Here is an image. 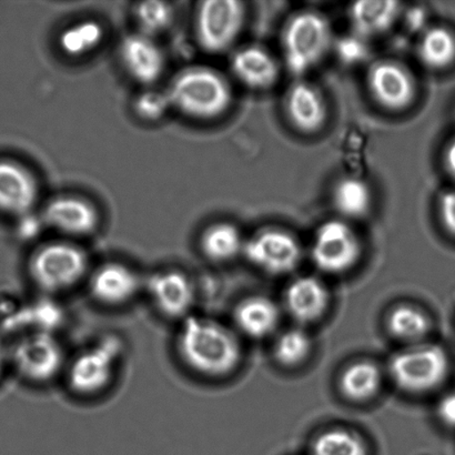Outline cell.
<instances>
[{
    "instance_id": "1",
    "label": "cell",
    "mask_w": 455,
    "mask_h": 455,
    "mask_svg": "<svg viewBox=\"0 0 455 455\" xmlns=\"http://www.w3.org/2000/svg\"><path fill=\"white\" fill-rule=\"evenodd\" d=\"M175 351L196 377L220 379L238 367L243 351L235 334L220 321L197 312L178 323Z\"/></svg>"
},
{
    "instance_id": "26",
    "label": "cell",
    "mask_w": 455,
    "mask_h": 455,
    "mask_svg": "<svg viewBox=\"0 0 455 455\" xmlns=\"http://www.w3.org/2000/svg\"><path fill=\"white\" fill-rule=\"evenodd\" d=\"M387 327L400 340L416 342L430 331V320L417 307L403 306L391 312Z\"/></svg>"
},
{
    "instance_id": "5",
    "label": "cell",
    "mask_w": 455,
    "mask_h": 455,
    "mask_svg": "<svg viewBox=\"0 0 455 455\" xmlns=\"http://www.w3.org/2000/svg\"><path fill=\"white\" fill-rule=\"evenodd\" d=\"M172 107L195 119L220 117L231 104V91L226 79L206 67L181 71L168 87Z\"/></svg>"
},
{
    "instance_id": "24",
    "label": "cell",
    "mask_w": 455,
    "mask_h": 455,
    "mask_svg": "<svg viewBox=\"0 0 455 455\" xmlns=\"http://www.w3.org/2000/svg\"><path fill=\"white\" fill-rule=\"evenodd\" d=\"M332 200L334 208L340 215L358 220L368 215L372 204V194L363 180L347 177L334 186Z\"/></svg>"
},
{
    "instance_id": "9",
    "label": "cell",
    "mask_w": 455,
    "mask_h": 455,
    "mask_svg": "<svg viewBox=\"0 0 455 455\" xmlns=\"http://www.w3.org/2000/svg\"><path fill=\"white\" fill-rule=\"evenodd\" d=\"M145 275L123 261H105L92 266L86 287L98 305L117 309L131 305L144 294Z\"/></svg>"
},
{
    "instance_id": "25",
    "label": "cell",
    "mask_w": 455,
    "mask_h": 455,
    "mask_svg": "<svg viewBox=\"0 0 455 455\" xmlns=\"http://www.w3.org/2000/svg\"><path fill=\"white\" fill-rule=\"evenodd\" d=\"M381 385V373L376 364L360 361L343 371L340 379L342 394L352 401L372 398Z\"/></svg>"
},
{
    "instance_id": "6",
    "label": "cell",
    "mask_w": 455,
    "mask_h": 455,
    "mask_svg": "<svg viewBox=\"0 0 455 455\" xmlns=\"http://www.w3.org/2000/svg\"><path fill=\"white\" fill-rule=\"evenodd\" d=\"M331 43V27L323 16L312 12L297 13L283 33L285 64L293 75L302 76L323 60Z\"/></svg>"
},
{
    "instance_id": "14",
    "label": "cell",
    "mask_w": 455,
    "mask_h": 455,
    "mask_svg": "<svg viewBox=\"0 0 455 455\" xmlns=\"http://www.w3.org/2000/svg\"><path fill=\"white\" fill-rule=\"evenodd\" d=\"M37 198L38 185L31 172L12 160L0 159V212L24 217Z\"/></svg>"
},
{
    "instance_id": "16",
    "label": "cell",
    "mask_w": 455,
    "mask_h": 455,
    "mask_svg": "<svg viewBox=\"0 0 455 455\" xmlns=\"http://www.w3.org/2000/svg\"><path fill=\"white\" fill-rule=\"evenodd\" d=\"M120 58L124 69L138 83L151 84L162 77L164 53L149 36L141 33L127 36L120 44Z\"/></svg>"
},
{
    "instance_id": "15",
    "label": "cell",
    "mask_w": 455,
    "mask_h": 455,
    "mask_svg": "<svg viewBox=\"0 0 455 455\" xmlns=\"http://www.w3.org/2000/svg\"><path fill=\"white\" fill-rule=\"evenodd\" d=\"M42 220L44 225L73 238L92 235L100 225L96 209L86 200L71 196L52 200L44 208Z\"/></svg>"
},
{
    "instance_id": "27",
    "label": "cell",
    "mask_w": 455,
    "mask_h": 455,
    "mask_svg": "<svg viewBox=\"0 0 455 455\" xmlns=\"http://www.w3.org/2000/svg\"><path fill=\"white\" fill-rule=\"evenodd\" d=\"M104 38V29L96 21H83L69 27L60 38V44L67 53L73 57L87 55L100 46Z\"/></svg>"
},
{
    "instance_id": "22",
    "label": "cell",
    "mask_w": 455,
    "mask_h": 455,
    "mask_svg": "<svg viewBox=\"0 0 455 455\" xmlns=\"http://www.w3.org/2000/svg\"><path fill=\"white\" fill-rule=\"evenodd\" d=\"M199 244L207 260L222 263L232 260L243 252L244 241L234 225L220 222L204 231Z\"/></svg>"
},
{
    "instance_id": "36",
    "label": "cell",
    "mask_w": 455,
    "mask_h": 455,
    "mask_svg": "<svg viewBox=\"0 0 455 455\" xmlns=\"http://www.w3.org/2000/svg\"><path fill=\"white\" fill-rule=\"evenodd\" d=\"M8 367V346L4 343L3 338L0 337V379L3 378Z\"/></svg>"
},
{
    "instance_id": "35",
    "label": "cell",
    "mask_w": 455,
    "mask_h": 455,
    "mask_svg": "<svg viewBox=\"0 0 455 455\" xmlns=\"http://www.w3.org/2000/svg\"><path fill=\"white\" fill-rule=\"evenodd\" d=\"M443 163L445 171H447L450 177L455 180V136L449 141L447 147H445Z\"/></svg>"
},
{
    "instance_id": "33",
    "label": "cell",
    "mask_w": 455,
    "mask_h": 455,
    "mask_svg": "<svg viewBox=\"0 0 455 455\" xmlns=\"http://www.w3.org/2000/svg\"><path fill=\"white\" fill-rule=\"evenodd\" d=\"M438 413L445 426L455 427V394L445 395L441 400Z\"/></svg>"
},
{
    "instance_id": "11",
    "label": "cell",
    "mask_w": 455,
    "mask_h": 455,
    "mask_svg": "<svg viewBox=\"0 0 455 455\" xmlns=\"http://www.w3.org/2000/svg\"><path fill=\"white\" fill-rule=\"evenodd\" d=\"M245 258L267 274L283 275L292 271L301 259V247L289 232L267 228L244 241Z\"/></svg>"
},
{
    "instance_id": "4",
    "label": "cell",
    "mask_w": 455,
    "mask_h": 455,
    "mask_svg": "<svg viewBox=\"0 0 455 455\" xmlns=\"http://www.w3.org/2000/svg\"><path fill=\"white\" fill-rule=\"evenodd\" d=\"M69 355L57 332L27 330L8 346V363L29 385L47 386L64 378Z\"/></svg>"
},
{
    "instance_id": "30",
    "label": "cell",
    "mask_w": 455,
    "mask_h": 455,
    "mask_svg": "<svg viewBox=\"0 0 455 455\" xmlns=\"http://www.w3.org/2000/svg\"><path fill=\"white\" fill-rule=\"evenodd\" d=\"M136 17L140 33L153 37L171 26L173 11L168 4L153 0L141 3L136 9Z\"/></svg>"
},
{
    "instance_id": "3",
    "label": "cell",
    "mask_w": 455,
    "mask_h": 455,
    "mask_svg": "<svg viewBox=\"0 0 455 455\" xmlns=\"http://www.w3.org/2000/svg\"><path fill=\"white\" fill-rule=\"evenodd\" d=\"M92 267L86 250L67 240L40 245L27 263L30 283L40 296L55 299L84 285Z\"/></svg>"
},
{
    "instance_id": "2",
    "label": "cell",
    "mask_w": 455,
    "mask_h": 455,
    "mask_svg": "<svg viewBox=\"0 0 455 455\" xmlns=\"http://www.w3.org/2000/svg\"><path fill=\"white\" fill-rule=\"evenodd\" d=\"M126 339L106 332L69 355L62 380L78 398H96L114 385L127 355Z\"/></svg>"
},
{
    "instance_id": "10",
    "label": "cell",
    "mask_w": 455,
    "mask_h": 455,
    "mask_svg": "<svg viewBox=\"0 0 455 455\" xmlns=\"http://www.w3.org/2000/svg\"><path fill=\"white\" fill-rule=\"evenodd\" d=\"M245 9L236 0H208L200 4L196 22L197 38L204 51H227L243 29Z\"/></svg>"
},
{
    "instance_id": "31",
    "label": "cell",
    "mask_w": 455,
    "mask_h": 455,
    "mask_svg": "<svg viewBox=\"0 0 455 455\" xmlns=\"http://www.w3.org/2000/svg\"><path fill=\"white\" fill-rule=\"evenodd\" d=\"M172 108L166 92H148L137 100L136 109L142 118L156 120L162 118Z\"/></svg>"
},
{
    "instance_id": "18",
    "label": "cell",
    "mask_w": 455,
    "mask_h": 455,
    "mask_svg": "<svg viewBox=\"0 0 455 455\" xmlns=\"http://www.w3.org/2000/svg\"><path fill=\"white\" fill-rule=\"evenodd\" d=\"M231 69L239 82L258 91L271 87L279 77L278 62L261 47L240 49L232 57Z\"/></svg>"
},
{
    "instance_id": "19",
    "label": "cell",
    "mask_w": 455,
    "mask_h": 455,
    "mask_svg": "<svg viewBox=\"0 0 455 455\" xmlns=\"http://www.w3.org/2000/svg\"><path fill=\"white\" fill-rule=\"evenodd\" d=\"M328 303L327 289L312 276H302L292 281L285 293V305L290 315L302 323L319 319L327 309Z\"/></svg>"
},
{
    "instance_id": "29",
    "label": "cell",
    "mask_w": 455,
    "mask_h": 455,
    "mask_svg": "<svg viewBox=\"0 0 455 455\" xmlns=\"http://www.w3.org/2000/svg\"><path fill=\"white\" fill-rule=\"evenodd\" d=\"M311 342L302 330L292 329L278 339L275 347L276 360L287 367L301 363L309 355Z\"/></svg>"
},
{
    "instance_id": "20",
    "label": "cell",
    "mask_w": 455,
    "mask_h": 455,
    "mask_svg": "<svg viewBox=\"0 0 455 455\" xmlns=\"http://www.w3.org/2000/svg\"><path fill=\"white\" fill-rule=\"evenodd\" d=\"M401 12L398 2L364 0L352 4L349 17L352 27L361 36H377L394 26Z\"/></svg>"
},
{
    "instance_id": "8",
    "label": "cell",
    "mask_w": 455,
    "mask_h": 455,
    "mask_svg": "<svg viewBox=\"0 0 455 455\" xmlns=\"http://www.w3.org/2000/svg\"><path fill=\"white\" fill-rule=\"evenodd\" d=\"M144 294L160 316L177 324L196 314L197 284L185 270L166 267L145 275Z\"/></svg>"
},
{
    "instance_id": "23",
    "label": "cell",
    "mask_w": 455,
    "mask_h": 455,
    "mask_svg": "<svg viewBox=\"0 0 455 455\" xmlns=\"http://www.w3.org/2000/svg\"><path fill=\"white\" fill-rule=\"evenodd\" d=\"M418 55L431 69L448 68L455 61V35L447 27H431L421 36Z\"/></svg>"
},
{
    "instance_id": "13",
    "label": "cell",
    "mask_w": 455,
    "mask_h": 455,
    "mask_svg": "<svg viewBox=\"0 0 455 455\" xmlns=\"http://www.w3.org/2000/svg\"><path fill=\"white\" fill-rule=\"evenodd\" d=\"M367 84L373 100L383 108L399 111L412 104L416 83L399 62L379 60L370 67Z\"/></svg>"
},
{
    "instance_id": "28",
    "label": "cell",
    "mask_w": 455,
    "mask_h": 455,
    "mask_svg": "<svg viewBox=\"0 0 455 455\" xmlns=\"http://www.w3.org/2000/svg\"><path fill=\"white\" fill-rule=\"evenodd\" d=\"M314 455H368L363 441L352 432L331 430L318 436L312 447Z\"/></svg>"
},
{
    "instance_id": "7",
    "label": "cell",
    "mask_w": 455,
    "mask_h": 455,
    "mask_svg": "<svg viewBox=\"0 0 455 455\" xmlns=\"http://www.w3.org/2000/svg\"><path fill=\"white\" fill-rule=\"evenodd\" d=\"M449 369L447 351L438 345L409 347L395 355L389 364L395 385L412 394H421L443 385Z\"/></svg>"
},
{
    "instance_id": "34",
    "label": "cell",
    "mask_w": 455,
    "mask_h": 455,
    "mask_svg": "<svg viewBox=\"0 0 455 455\" xmlns=\"http://www.w3.org/2000/svg\"><path fill=\"white\" fill-rule=\"evenodd\" d=\"M20 218L22 221L20 231L24 236L35 235L39 231L40 226L44 225L42 218L39 220H36V218L31 217V213Z\"/></svg>"
},
{
    "instance_id": "17",
    "label": "cell",
    "mask_w": 455,
    "mask_h": 455,
    "mask_svg": "<svg viewBox=\"0 0 455 455\" xmlns=\"http://www.w3.org/2000/svg\"><path fill=\"white\" fill-rule=\"evenodd\" d=\"M284 110L289 122L302 132H318L327 119L324 98L318 88L303 80L293 83L284 97Z\"/></svg>"
},
{
    "instance_id": "12",
    "label": "cell",
    "mask_w": 455,
    "mask_h": 455,
    "mask_svg": "<svg viewBox=\"0 0 455 455\" xmlns=\"http://www.w3.org/2000/svg\"><path fill=\"white\" fill-rule=\"evenodd\" d=\"M361 245L349 225L340 220L325 222L315 232L311 248L312 260L319 269L340 274L358 261Z\"/></svg>"
},
{
    "instance_id": "32",
    "label": "cell",
    "mask_w": 455,
    "mask_h": 455,
    "mask_svg": "<svg viewBox=\"0 0 455 455\" xmlns=\"http://www.w3.org/2000/svg\"><path fill=\"white\" fill-rule=\"evenodd\" d=\"M438 207L444 229L455 239V190L445 191L441 195Z\"/></svg>"
},
{
    "instance_id": "21",
    "label": "cell",
    "mask_w": 455,
    "mask_h": 455,
    "mask_svg": "<svg viewBox=\"0 0 455 455\" xmlns=\"http://www.w3.org/2000/svg\"><path fill=\"white\" fill-rule=\"evenodd\" d=\"M235 323L248 337L260 339L270 334L279 323V310L269 299L252 297L236 306Z\"/></svg>"
}]
</instances>
